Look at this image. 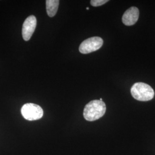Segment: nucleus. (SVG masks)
Segmentation results:
<instances>
[{
    "instance_id": "nucleus-1",
    "label": "nucleus",
    "mask_w": 155,
    "mask_h": 155,
    "mask_svg": "<svg viewBox=\"0 0 155 155\" xmlns=\"http://www.w3.org/2000/svg\"><path fill=\"white\" fill-rule=\"evenodd\" d=\"M105 104L100 100H93L85 106L83 116L87 121H94L104 116L105 113Z\"/></svg>"
},
{
    "instance_id": "nucleus-2",
    "label": "nucleus",
    "mask_w": 155,
    "mask_h": 155,
    "mask_svg": "<svg viewBox=\"0 0 155 155\" xmlns=\"http://www.w3.org/2000/svg\"><path fill=\"white\" fill-rule=\"evenodd\" d=\"M130 91L133 98L140 101H148L152 100L155 95L153 89L150 85L143 82L134 83Z\"/></svg>"
},
{
    "instance_id": "nucleus-3",
    "label": "nucleus",
    "mask_w": 155,
    "mask_h": 155,
    "mask_svg": "<svg viewBox=\"0 0 155 155\" xmlns=\"http://www.w3.org/2000/svg\"><path fill=\"white\" fill-rule=\"evenodd\" d=\"M21 112L23 117L28 121H35L42 118L43 109L36 104L28 103L22 106Z\"/></svg>"
},
{
    "instance_id": "nucleus-4",
    "label": "nucleus",
    "mask_w": 155,
    "mask_h": 155,
    "mask_svg": "<svg viewBox=\"0 0 155 155\" xmlns=\"http://www.w3.org/2000/svg\"><path fill=\"white\" fill-rule=\"evenodd\" d=\"M104 44L103 39L95 36L84 40L81 44L79 50L83 54H87L99 50Z\"/></svg>"
},
{
    "instance_id": "nucleus-5",
    "label": "nucleus",
    "mask_w": 155,
    "mask_h": 155,
    "mask_svg": "<svg viewBox=\"0 0 155 155\" xmlns=\"http://www.w3.org/2000/svg\"><path fill=\"white\" fill-rule=\"evenodd\" d=\"M36 24L37 20L35 16H29L25 19L22 28V38L25 41H28L31 38L35 32Z\"/></svg>"
},
{
    "instance_id": "nucleus-6",
    "label": "nucleus",
    "mask_w": 155,
    "mask_h": 155,
    "mask_svg": "<svg viewBox=\"0 0 155 155\" xmlns=\"http://www.w3.org/2000/svg\"><path fill=\"white\" fill-rule=\"evenodd\" d=\"M139 17V9L137 7L132 6L124 13L122 16V21L125 25L131 26L136 24Z\"/></svg>"
},
{
    "instance_id": "nucleus-7",
    "label": "nucleus",
    "mask_w": 155,
    "mask_h": 155,
    "mask_svg": "<svg viewBox=\"0 0 155 155\" xmlns=\"http://www.w3.org/2000/svg\"><path fill=\"white\" fill-rule=\"evenodd\" d=\"M59 4V0H47L46 1V9L48 16L50 17L55 16L58 9Z\"/></svg>"
},
{
    "instance_id": "nucleus-8",
    "label": "nucleus",
    "mask_w": 155,
    "mask_h": 155,
    "mask_svg": "<svg viewBox=\"0 0 155 155\" xmlns=\"http://www.w3.org/2000/svg\"><path fill=\"white\" fill-rule=\"evenodd\" d=\"M108 1V0H91L90 1V4L93 6L97 7L105 4Z\"/></svg>"
},
{
    "instance_id": "nucleus-9",
    "label": "nucleus",
    "mask_w": 155,
    "mask_h": 155,
    "mask_svg": "<svg viewBox=\"0 0 155 155\" xmlns=\"http://www.w3.org/2000/svg\"><path fill=\"white\" fill-rule=\"evenodd\" d=\"M86 9H87V10H89V8H86Z\"/></svg>"
}]
</instances>
